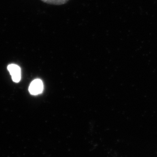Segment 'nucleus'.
<instances>
[{
    "mask_svg": "<svg viewBox=\"0 0 157 157\" xmlns=\"http://www.w3.org/2000/svg\"><path fill=\"white\" fill-rule=\"evenodd\" d=\"M43 83L41 80L36 79L30 84L29 90L32 95H37L42 93L43 90Z\"/></svg>",
    "mask_w": 157,
    "mask_h": 157,
    "instance_id": "obj_1",
    "label": "nucleus"
},
{
    "mask_svg": "<svg viewBox=\"0 0 157 157\" xmlns=\"http://www.w3.org/2000/svg\"><path fill=\"white\" fill-rule=\"evenodd\" d=\"M7 69L13 81L15 82H18L21 79V68L16 64H12L8 66Z\"/></svg>",
    "mask_w": 157,
    "mask_h": 157,
    "instance_id": "obj_2",
    "label": "nucleus"
},
{
    "mask_svg": "<svg viewBox=\"0 0 157 157\" xmlns=\"http://www.w3.org/2000/svg\"><path fill=\"white\" fill-rule=\"evenodd\" d=\"M40 1L48 4L59 6V5L65 4L70 0H40Z\"/></svg>",
    "mask_w": 157,
    "mask_h": 157,
    "instance_id": "obj_3",
    "label": "nucleus"
}]
</instances>
